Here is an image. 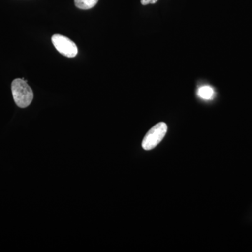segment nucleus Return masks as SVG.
Here are the masks:
<instances>
[{"label":"nucleus","instance_id":"f03ea898","mask_svg":"<svg viewBox=\"0 0 252 252\" xmlns=\"http://www.w3.org/2000/svg\"><path fill=\"white\" fill-rule=\"evenodd\" d=\"M167 131V126L165 123L160 122L156 124L144 136L142 144V148L147 151L155 148L163 140Z\"/></svg>","mask_w":252,"mask_h":252},{"label":"nucleus","instance_id":"39448f33","mask_svg":"<svg viewBox=\"0 0 252 252\" xmlns=\"http://www.w3.org/2000/svg\"><path fill=\"white\" fill-rule=\"evenodd\" d=\"M215 91L210 86H202L198 91L199 97L204 99H211L213 98Z\"/></svg>","mask_w":252,"mask_h":252},{"label":"nucleus","instance_id":"7ed1b4c3","mask_svg":"<svg viewBox=\"0 0 252 252\" xmlns=\"http://www.w3.org/2000/svg\"><path fill=\"white\" fill-rule=\"evenodd\" d=\"M53 44L56 50L67 58H74L78 54V48L74 41L67 36L61 34H54L51 38Z\"/></svg>","mask_w":252,"mask_h":252},{"label":"nucleus","instance_id":"423d86ee","mask_svg":"<svg viewBox=\"0 0 252 252\" xmlns=\"http://www.w3.org/2000/svg\"><path fill=\"white\" fill-rule=\"evenodd\" d=\"M158 0H141V3L142 5H147L149 4H155Z\"/></svg>","mask_w":252,"mask_h":252},{"label":"nucleus","instance_id":"f257e3e1","mask_svg":"<svg viewBox=\"0 0 252 252\" xmlns=\"http://www.w3.org/2000/svg\"><path fill=\"white\" fill-rule=\"evenodd\" d=\"M15 103L21 108H26L32 102L34 94L24 79H16L11 84Z\"/></svg>","mask_w":252,"mask_h":252},{"label":"nucleus","instance_id":"20e7f679","mask_svg":"<svg viewBox=\"0 0 252 252\" xmlns=\"http://www.w3.org/2000/svg\"><path fill=\"white\" fill-rule=\"evenodd\" d=\"M99 0H74V4L80 9L87 10L94 7Z\"/></svg>","mask_w":252,"mask_h":252}]
</instances>
